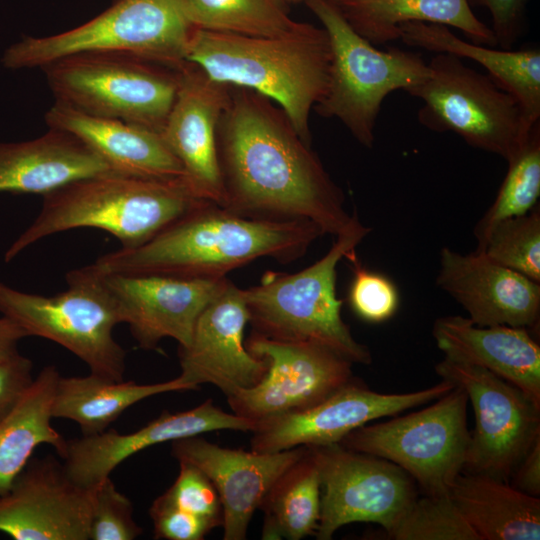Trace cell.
Wrapping results in <instances>:
<instances>
[{
	"label": "cell",
	"mask_w": 540,
	"mask_h": 540,
	"mask_svg": "<svg viewBox=\"0 0 540 540\" xmlns=\"http://www.w3.org/2000/svg\"><path fill=\"white\" fill-rule=\"evenodd\" d=\"M432 336L446 358L492 372L540 406V346L527 328L448 315L434 321Z\"/></svg>",
	"instance_id": "obj_23"
},
{
	"label": "cell",
	"mask_w": 540,
	"mask_h": 540,
	"mask_svg": "<svg viewBox=\"0 0 540 540\" xmlns=\"http://www.w3.org/2000/svg\"><path fill=\"white\" fill-rule=\"evenodd\" d=\"M301 446L275 453L222 447L197 436L171 442L172 456L199 468L222 504L223 539L244 540L249 523L278 478L306 452Z\"/></svg>",
	"instance_id": "obj_20"
},
{
	"label": "cell",
	"mask_w": 540,
	"mask_h": 540,
	"mask_svg": "<svg viewBox=\"0 0 540 540\" xmlns=\"http://www.w3.org/2000/svg\"><path fill=\"white\" fill-rule=\"evenodd\" d=\"M476 252L540 283V207L498 222Z\"/></svg>",
	"instance_id": "obj_34"
},
{
	"label": "cell",
	"mask_w": 540,
	"mask_h": 540,
	"mask_svg": "<svg viewBox=\"0 0 540 540\" xmlns=\"http://www.w3.org/2000/svg\"><path fill=\"white\" fill-rule=\"evenodd\" d=\"M370 231L356 214L312 265L292 274L268 271L259 284L243 289L252 332L280 342L319 345L352 363L370 364L371 352L344 322L343 301L336 293L339 262L356 255Z\"/></svg>",
	"instance_id": "obj_5"
},
{
	"label": "cell",
	"mask_w": 540,
	"mask_h": 540,
	"mask_svg": "<svg viewBox=\"0 0 540 540\" xmlns=\"http://www.w3.org/2000/svg\"><path fill=\"white\" fill-rule=\"evenodd\" d=\"M508 170L498 193L476 223L473 234L479 249L498 222L531 211L540 197V121L516 153L507 160Z\"/></svg>",
	"instance_id": "obj_33"
},
{
	"label": "cell",
	"mask_w": 540,
	"mask_h": 540,
	"mask_svg": "<svg viewBox=\"0 0 540 540\" xmlns=\"http://www.w3.org/2000/svg\"><path fill=\"white\" fill-rule=\"evenodd\" d=\"M60 376L53 365L33 379L14 409L0 420V494L33 457L40 445H51L60 455L66 439L52 426V400Z\"/></svg>",
	"instance_id": "obj_30"
},
{
	"label": "cell",
	"mask_w": 540,
	"mask_h": 540,
	"mask_svg": "<svg viewBox=\"0 0 540 540\" xmlns=\"http://www.w3.org/2000/svg\"><path fill=\"white\" fill-rule=\"evenodd\" d=\"M436 283L478 326L538 327L540 283L481 253L462 254L443 247Z\"/></svg>",
	"instance_id": "obj_22"
},
{
	"label": "cell",
	"mask_w": 540,
	"mask_h": 540,
	"mask_svg": "<svg viewBox=\"0 0 540 540\" xmlns=\"http://www.w3.org/2000/svg\"><path fill=\"white\" fill-rule=\"evenodd\" d=\"M32 361L15 351L0 357V420L17 405L33 381Z\"/></svg>",
	"instance_id": "obj_41"
},
{
	"label": "cell",
	"mask_w": 540,
	"mask_h": 540,
	"mask_svg": "<svg viewBox=\"0 0 540 540\" xmlns=\"http://www.w3.org/2000/svg\"><path fill=\"white\" fill-rule=\"evenodd\" d=\"M436 400L408 415L363 425L338 444L396 464L427 495L450 494L464 470L470 443L468 397L454 385Z\"/></svg>",
	"instance_id": "obj_10"
},
{
	"label": "cell",
	"mask_w": 540,
	"mask_h": 540,
	"mask_svg": "<svg viewBox=\"0 0 540 540\" xmlns=\"http://www.w3.org/2000/svg\"><path fill=\"white\" fill-rule=\"evenodd\" d=\"M141 534L133 504L107 477L94 489L89 540H134Z\"/></svg>",
	"instance_id": "obj_37"
},
{
	"label": "cell",
	"mask_w": 540,
	"mask_h": 540,
	"mask_svg": "<svg viewBox=\"0 0 540 540\" xmlns=\"http://www.w3.org/2000/svg\"><path fill=\"white\" fill-rule=\"evenodd\" d=\"M94 488L52 456L32 457L0 494V532L14 540H89Z\"/></svg>",
	"instance_id": "obj_16"
},
{
	"label": "cell",
	"mask_w": 540,
	"mask_h": 540,
	"mask_svg": "<svg viewBox=\"0 0 540 540\" xmlns=\"http://www.w3.org/2000/svg\"><path fill=\"white\" fill-rule=\"evenodd\" d=\"M179 377L149 384L114 381L90 373L86 376H59L52 400L53 418L74 421L82 435H94L109 429L121 414L149 397L192 391Z\"/></svg>",
	"instance_id": "obj_29"
},
{
	"label": "cell",
	"mask_w": 540,
	"mask_h": 540,
	"mask_svg": "<svg viewBox=\"0 0 540 540\" xmlns=\"http://www.w3.org/2000/svg\"><path fill=\"white\" fill-rule=\"evenodd\" d=\"M453 387L442 379L420 391L384 394L353 379L308 409L257 423L251 432V450L275 453L301 446L338 444L351 431L373 420L436 400Z\"/></svg>",
	"instance_id": "obj_15"
},
{
	"label": "cell",
	"mask_w": 540,
	"mask_h": 540,
	"mask_svg": "<svg viewBox=\"0 0 540 540\" xmlns=\"http://www.w3.org/2000/svg\"><path fill=\"white\" fill-rule=\"evenodd\" d=\"M222 207L253 219L306 220L323 234L346 231L355 215L317 154L275 102L231 86L217 129Z\"/></svg>",
	"instance_id": "obj_1"
},
{
	"label": "cell",
	"mask_w": 540,
	"mask_h": 540,
	"mask_svg": "<svg viewBox=\"0 0 540 540\" xmlns=\"http://www.w3.org/2000/svg\"><path fill=\"white\" fill-rule=\"evenodd\" d=\"M149 516L155 539L202 540L217 528L212 522L177 507L163 494L153 501Z\"/></svg>",
	"instance_id": "obj_39"
},
{
	"label": "cell",
	"mask_w": 540,
	"mask_h": 540,
	"mask_svg": "<svg viewBox=\"0 0 540 540\" xmlns=\"http://www.w3.org/2000/svg\"><path fill=\"white\" fill-rule=\"evenodd\" d=\"M178 69L100 52L70 55L42 68L56 101L158 132L176 96Z\"/></svg>",
	"instance_id": "obj_9"
},
{
	"label": "cell",
	"mask_w": 540,
	"mask_h": 540,
	"mask_svg": "<svg viewBox=\"0 0 540 540\" xmlns=\"http://www.w3.org/2000/svg\"><path fill=\"white\" fill-rule=\"evenodd\" d=\"M514 487L529 495L540 494V437L536 439L527 454L512 474Z\"/></svg>",
	"instance_id": "obj_42"
},
{
	"label": "cell",
	"mask_w": 540,
	"mask_h": 540,
	"mask_svg": "<svg viewBox=\"0 0 540 540\" xmlns=\"http://www.w3.org/2000/svg\"><path fill=\"white\" fill-rule=\"evenodd\" d=\"M435 371L466 393L475 413L464 470L509 482L540 437V406L515 385L481 367L444 357Z\"/></svg>",
	"instance_id": "obj_12"
},
{
	"label": "cell",
	"mask_w": 540,
	"mask_h": 540,
	"mask_svg": "<svg viewBox=\"0 0 540 540\" xmlns=\"http://www.w3.org/2000/svg\"><path fill=\"white\" fill-rule=\"evenodd\" d=\"M348 25L373 45L399 39L407 22L457 28L472 42L496 45L491 28L472 11L468 0H327Z\"/></svg>",
	"instance_id": "obj_27"
},
{
	"label": "cell",
	"mask_w": 540,
	"mask_h": 540,
	"mask_svg": "<svg viewBox=\"0 0 540 540\" xmlns=\"http://www.w3.org/2000/svg\"><path fill=\"white\" fill-rule=\"evenodd\" d=\"M195 27L185 0H115L88 22L43 37L25 36L3 53L8 69H42L79 53H117L178 69Z\"/></svg>",
	"instance_id": "obj_6"
},
{
	"label": "cell",
	"mask_w": 540,
	"mask_h": 540,
	"mask_svg": "<svg viewBox=\"0 0 540 540\" xmlns=\"http://www.w3.org/2000/svg\"><path fill=\"white\" fill-rule=\"evenodd\" d=\"M399 39L409 46L474 60L501 89L516 99L527 131L540 121L539 50H497L463 40L448 26L426 22L402 24Z\"/></svg>",
	"instance_id": "obj_26"
},
{
	"label": "cell",
	"mask_w": 540,
	"mask_h": 540,
	"mask_svg": "<svg viewBox=\"0 0 540 540\" xmlns=\"http://www.w3.org/2000/svg\"><path fill=\"white\" fill-rule=\"evenodd\" d=\"M305 4L327 32L331 51L328 84L313 109L322 117L338 119L360 144L372 148L384 99L423 82L430 74L428 63L398 48L376 49L327 0Z\"/></svg>",
	"instance_id": "obj_7"
},
{
	"label": "cell",
	"mask_w": 540,
	"mask_h": 540,
	"mask_svg": "<svg viewBox=\"0 0 540 540\" xmlns=\"http://www.w3.org/2000/svg\"><path fill=\"white\" fill-rule=\"evenodd\" d=\"M428 66L429 76L407 92L423 102L420 123L509 160L530 132L516 99L452 54L437 53Z\"/></svg>",
	"instance_id": "obj_11"
},
{
	"label": "cell",
	"mask_w": 540,
	"mask_h": 540,
	"mask_svg": "<svg viewBox=\"0 0 540 540\" xmlns=\"http://www.w3.org/2000/svg\"><path fill=\"white\" fill-rule=\"evenodd\" d=\"M48 128L73 135L115 172L145 178L185 177L161 133L120 119L86 113L56 101L46 112Z\"/></svg>",
	"instance_id": "obj_24"
},
{
	"label": "cell",
	"mask_w": 540,
	"mask_h": 540,
	"mask_svg": "<svg viewBox=\"0 0 540 540\" xmlns=\"http://www.w3.org/2000/svg\"><path fill=\"white\" fill-rule=\"evenodd\" d=\"M67 289L52 296L27 293L0 280V313L28 336L53 341L83 361L90 373L124 380L126 353L114 339L122 323L103 272L95 265L66 274Z\"/></svg>",
	"instance_id": "obj_8"
},
{
	"label": "cell",
	"mask_w": 540,
	"mask_h": 540,
	"mask_svg": "<svg viewBox=\"0 0 540 540\" xmlns=\"http://www.w3.org/2000/svg\"><path fill=\"white\" fill-rule=\"evenodd\" d=\"M247 323L243 289L228 280L200 314L190 344L178 348V377L194 390L212 384L226 397L256 386L268 364L248 351L244 343Z\"/></svg>",
	"instance_id": "obj_18"
},
{
	"label": "cell",
	"mask_w": 540,
	"mask_h": 540,
	"mask_svg": "<svg viewBox=\"0 0 540 540\" xmlns=\"http://www.w3.org/2000/svg\"><path fill=\"white\" fill-rule=\"evenodd\" d=\"M530 0H468L471 7L486 8L492 18L496 45L511 50L521 36Z\"/></svg>",
	"instance_id": "obj_40"
},
{
	"label": "cell",
	"mask_w": 540,
	"mask_h": 540,
	"mask_svg": "<svg viewBox=\"0 0 540 540\" xmlns=\"http://www.w3.org/2000/svg\"><path fill=\"white\" fill-rule=\"evenodd\" d=\"M103 277L121 322L137 346L148 351L158 350L164 338L188 346L200 314L229 280L105 272Z\"/></svg>",
	"instance_id": "obj_17"
},
{
	"label": "cell",
	"mask_w": 540,
	"mask_h": 540,
	"mask_svg": "<svg viewBox=\"0 0 540 540\" xmlns=\"http://www.w3.org/2000/svg\"><path fill=\"white\" fill-rule=\"evenodd\" d=\"M387 536L396 540H479L450 494L417 496Z\"/></svg>",
	"instance_id": "obj_35"
},
{
	"label": "cell",
	"mask_w": 540,
	"mask_h": 540,
	"mask_svg": "<svg viewBox=\"0 0 540 540\" xmlns=\"http://www.w3.org/2000/svg\"><path fill=\"white\" fill-rule=\"evenodd\" d=\"M114 172L82 141L60 130L49 128L27 141L0 142V193L45 195L73 181Z\"/></svg>",
	"instance_id": "obj_25"
},
{
	"label": "cell",
	"mask_w": 540,
	"mask_h": 540,
	"mask_svg": "<svg viewBox=\"0 0 540 540\" xmlns=\"http://www.w3.org/2000/svg\"><path fill=\"white\" fill-rule=\"evenodd\" d=\"M330 60L327 32L306 22L275 37L194 28L186 55V61L214 80L253 90L275 102L308 145L310 113L326 90Z\"/></svg>",
	"instance_id": "obj_3"
},
{
	"label": "cell",
	"mask_w": 540,
	"mask_h": 540,
	"mask_svg": "<svg viewBox=\"0 0 540 540\" xmlns=\"http://www.w3.org/2000/svg\"><path fill=\"white\" fill-rule=\"evenodd\" d=\"M246 347L267 361L263 379L228 397L233 413L256 424L308 409L354 379L352 362L325 347L251 333Z\"/></svg>",
	"instance_id": "obj_14"
},
{
	"label": "cell",
	"mask_w": 540,
	"mask_h": 540,
	"mask_svg": "<svg viewBox=\"0 0 540 540\" xmlns=\"http://www.w3.org/2000/svg\"><path fill=\"white\" fill-rule=\"evenodd\" d=\"M309 448L321 478L318 540L354 522L379 524L389 534L417 497L411 476L386 459L340 444Z\"/></svg>",
	"instance_id": "obj_13"
},
{
	"label": "cell",
	"mask_w": 540,
	"mask_h": 540,
	"mask_svg": "<svg viewBox=\"0 0 540 540\" xmlns=\"http://www.w3.org/2000/svg\"><path fill=\"white\" fill-rule=\"evenodd\" d=\"M255 424L216 406L211 399L177 413L163 411L156 419L130 433L107 429L94 435L66 440L59 456L77 484L94 488L122 462L164 442L220 430L252 432Z\"/></svg>",
	"instance_id": "obj_21"
},
{
	"label": "cell",
	"mask_w": 540,
	"mask_h": 540,
	"mask_svg": "<svg viewBox=\"0 0 540 540\" xmlns=\"http://www.w3.org/2000/svg\"><path fill=\"white\" fill-rule=\"evenodd\" d=\"M230 90V85L214 80L199 66L186 61L178 69L176 96L160 132L196 193L220 206L224 193L217 129Z\"/></svg>",
	"instance_id": "obj_19"
},
{
	"label": "cell",
	"mask_w": 540,
	"mask_h": 540,
	"mask_svg": "<svg viewBox=\"0 0 540 540\" xmlns=\"http://www.w3.org/2000/svg\"><path fill=\"white\" fill-rule=\"evenodd\" d=\"M450 496L479 540L540 539V499L509 482L461 473Z\"/></svg>",
	"instance_id": "obj_28"
},
{
	"label": "cell",
	"mask_w": 540,
	"mask_h": 540,
	"mask_svg": "<svg viewBox=\"0 0 540 540\" xmlns=\"http://www.w3.org/2000/svg\"><path fill=\"white\" fill-rule=\"evenodd\" d=\"M347 260L353 264V279L348 291V303L353 313L368 323H382L392 318L400 304L395 283L381 273L364 268L356 255Z\"/></svg>",
	"instance_id": "obj_36"
},
{
	"label": "cell",
	"mask_w": 540,
	"mask_h": 540,
	"mask_svg": "<svg viewBox=\"0 0 540 540\" xmlns=\"http://www.w3.org/2000/svg\"><path fill=\"white\" fill-rule=\"evenodd\" d=\"M205 202L210 201L199 196L185 177L114 172L82 178L43 195L39 214L9 246L4 261L50 235L83 227L112 234L121 248H135Z\"/></svg>",
	"instance_id": "obj_4"
},
{
	"label": "cell",
	"mask_w": 540,
	"mask_h": 540,
	"mask_svg": "<svg viewBox=\"0 0 540 540\" xmlns=\"http://www.w3.org/2000/svg\"><path fill=\"white\" fill-rule=\"evenodd\" d=\"M179 473L163 495L177 507L222 526L219 494L211 480L196 466L179 461Z\"/></svg>",
	"instance_id": "obj_38"
},
{
	"label": "cell",
	"mask_w": 540,
	"mask_h": 540,
	"mask_svg": "<svg viewBox=\"0 0 540 540\" xmlns=\"http://www.w3.org/2000/svg\"><path fill=\"white\" fill-rule=\"evenodd\" d=\"M321 508V478L309 447L275 482L260 509L263 539L300 540L316 534Z\"/></svg>",
	"instance_id": "obj_31"
},
{
	"label": "cell",
	"mask_w": 540,
	"mask_h": 540,
	"mask_svg": "<svg viewBox=\"0 0 540 540\" xmlns=\"http://www.w3.org/2000/svg\"><path fill=\"white\" fill-rule=\"evenodd\" d=\"M322 235L310 221L253 219L205 202L146 243L106 253L95 265L105 273L218 279L263 257L290 263Z\"/></svg>",
	"instance_id": "obj_2"
},
{
	"label": "cell",
	"mask_w": 540,
	"mask_h": 540,
	"mask_svg": "<svg viewBox=\"0 0 540 540\" xmlns=\"http://www.w3.org/2000/svg\"><path fill=\"white\" fill-rule=\"evenodd\" d=\"M195 28L253 37H275L297 29L283 0H185Z\"/></svg>",
	"instance_id": "obj_32"
},
{
	"label": "cell",
	"mask_w": 540,
	"mask_h": 540,
	"mask_svg": "<svg viewBox=\"0 0 540 540\" xmlns=\"http://www.w3.org/2000/svg\"><path fill=\"white\" fill-rule=\"evenodd\" d=\"M27 336L22 327L2 315L0 317V357L17 351L18 342Z\"/></svg>",
	"instance_id": "obj_43"
}]
</instances>
